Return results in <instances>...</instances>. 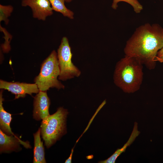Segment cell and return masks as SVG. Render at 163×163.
<instances>
[{
  "label": "cell",
  "mask_w": 163,
  "mask_h": 163,
  "mask_svg": "<svg viewBox=\"0 0 163 163\" xmlns=\"http://www.w3.org/2000/svg\"><path fill=\"white\" fill-rule=\"evenodd\" d=\"M163 47V28L146 23L137 28L126 42L125 55L134 57L149 70L155 69L158 52Z\"/></svg>",
  "instance_id": "obj_1"
},
{
  "label": "cell",
  "mask_w": 163,
  "mask_h": 163,
  "mask_svg": "<svg viewBox=\"0 0 163 163\" xmlns=\"http://www.w3.org/2000/svg\"><path fill=\"white\" fill-rule=\"evenodd\" d=\"M143 65L136 58L125 55L116 64L113 75L115 84L125 93L139 89L143 76Z\"/></svg>",
  "instance_id": "obj_2"
},
{
  "label": "cell",
  "mask_w": 163,
  "mask_h": 163,
  "mask_svg": "<svg viewBox=\"0 0 163 163\" xmlns=\"http://www.w3.org/2000/svg\"><path fill=\"white\" fill-rule=\"evenodd\" d=\"M68 113L66 109L60 107L55 113L42 120L41 134L47 148L50 147L66 133Z\"/></svg>",
  "instance_id": "obj_3"
},
{
  "label": "cell",
  "mask_w": 163,
  "mask_h": 163,
  "mask_svg": "<svg viewBox=\"0 0 163 163\" xmlns=\"http://www.w3.org/2000/svg\"><path fill=\"white\" fill-rule=\"evenodd\" d=\"M60 72L57 53L53 50L43 62L34 82L40 91H47L50 88L64 89V85L58 79Z\"/></svg>",
  "instance_id": "obj_4"
},
{
  "label": "cell",
  "mask_w": 163,
  "mask_h": 163,
  "mask_svg": "<svg viewBox=\"0 0 163 163\" xmlns=\"http://www.w3.org/2000/svg\"><path fill=\"white\" fill-rule=\"evenodd\" d=\"M57 55L60 69L59 80L65 81L79 77L81 72L72 62V54L68 38L63 37L57 50Z\"/></svg>",
  "instance_id": "obj_5"
},
{
  "label": "cell",
  "mask_w": 163,
  "mask_h": 163,
  "mask_svg": "<svg viewBox=\"0 0 163 163\" xmlns=\"http://www.w3.org/2000/svg\"><path fill=\"white\" fill-rule=\"evenodd\" d=\"M0 88L7 90L14 94L15 99L24 97L27 94H37L40 91L36 83L8 82L2 80H0Z\"/></svg>",
  "instance_id": "obj_6"
},
{
  "label": "cell",
  "mask_w": 163,
  "mask_h": 163,
  "mask_svg": "<svg viewBox=\"0 0 163 163\" xmlns=\"http://www.w3.org/2000/svg\"><path fill=\"white\" fill-rule=\"evenodd\" d=\"M21 5L30 7L33 17L39 20L45 21L47 17L53 14L49 0H22Z\"/></svg>",
  "instance_id": "obj_7"
},
{
  "label": "cell",
  "mask_w": 163,
  "mask_h": 163,
  "mask_svg": "<svg viewBox=\"0 0 163 163\" xmlns=\"http://www.w3.org/2000/svg\"><path fill=\"white\" fill-rule=\"evenodd\" d=\"M50 105V101L46 91H40L34 99L33 118L38 121L48 117L50 115L49 111Z\"/></svg>",
  "instance_id": "obj_8"
},
{
  "label": "cell",
  "mask_w": 163,
  "mask_h": 163,
  "mask_svg": "<svg viewBox=\"0 0 163 163\" xmlns=\"http://www.w3.org/2000/svg\"><path fill=\"white\" fill-rule=\"evenodd\" d=\"M21 144L26 148H30L27 142H24L16 136L8 135L0 129V153H9L20 150V144Z\"/></svg>",
  "instance_id": "obj_9"
},
{
  "label": "cell",
  "mask_w": 163,
  "mask_h": 163,
  "mask_svg": "<svg viewBox=\"0 0 163 163\" xmlns=\"http://www.w3.org/2000/svg\"><path fill=\"white\" fill-rule=\"evenodd\" d=\"M3 90L0 93V129L8 135L14 134L12 132L10 124L12 120L11 115L5 111L3 106L4 99L2 97Z\"/></svg>",
  "instance_id": "obj_10"
},
{
  "label": "cell",
  "mask_w": 163,
  "mask_h": 163,
  "mask_svg": "<svg viewBox=\"0 0 163 163\" xmlns=\"http://www.w3.org/2000/svg\"><path fill=\"white\" fill-rule=\"evenodd\" d=\"M41 128L34 134V163H46L45 157V152L43 142L40 137Z\"/></svg>",
  "instance_id": "obj_11"
},
{
  "label": "cell",
  "mask_w": 163,
  "mask_h": 163,
  "mask_svg": "<svg viewBox=\"0 0 163 163\" xmlns=\"http://www.w3.org/2000/svg\"><path fill=\"white\" fill-rule=\"evenodd\" d=\"M140 132L138 130V124L137 123H134L133 129L132 133L127 142L120 149H118L114 153L107 159L101 161L99 163H114L117 158L123 152H124L127 147L133 142L136 137L138 136Z\"/></svg>",
  "instance_id": "obj_12"
},
{
  "label": "cell",
  "mask_w": 163,
  "mask_h": 163,
  "mask_svg": "<svg viewBox=\"0 0 163 163\" xmlns=\"http://www.w3.org/2000/svg\"><path fill=\"white\" fill-rule=\"evenodd\" d=\"M53 10L60 12L64 16L71 19L74 18V13L66 7L65 0H49Z\"/></svg>",
  "instance_id": "obj_13"
},
{
  "label": "cell",
  "mask_w": 163,
  "mask_h": 163,
  "mask_svg": "<svg viewBox=\"0 0 163 163\" xmlns=\"http://www.w3.org/2000/svg\"><path fill=\"white\" fill-rule=\"evenodd\" d=\"M14 9L13 7L11 5H0V22L3 21L6 25L9 22L8 18L11 15Z\"/></svg>",
  "instance_id": "obj_14"
},
{
  "label": "cell",
  "mask_w": 163,
  "mask_h": 163,
  "mask_svg": "<svg viewBox=\"0 0 163 163\" xmlns=\"http://www.w3.org/2000/svg\"><path fill=\"white\" fill-rule=\"evenodd\" d=\"M121 2H126L131 5L133 8L134 11L136 13H140L143 9L142 6L138 0H113L112 8L116 9L118 7L117 4Z\"/></svg>",
  "instance_id": "obj_15"
},
{
  "label": "cell",
  "mask_w": 163,
  "mask_h": 163,
  "mask_svg": "<svg viewBox=\"0 0 163 163\" xmlns=\"http://www.w3.org/2000/svg\"><path fill=\"white\" fill-rule=\"evenodd\" d=\"M0 30L2 31L4 34L5 37V41L4 43L2 45V48L4 53H7L11 50V47L9 44L10 41L12 38L11 36L8 33L6 29L0 25Z\"/></svg>",
  "instance_id": "obj_16"
},
{
  "label": "cell",
  "mask_w": 163,
  "mask_h": 163,
  "mask_svg": "<svg viewBox=\"0 0 163 163\" xmlns=\"http://www.w3.org/2000/svg\"><path fill=\"white\" fill-rule=\"evenodd\" d=\"M157 59H163V47L158 52L155 60Z\"/></svg>",
  "instance_id": "obj_17"
},
{
  "label": "cell",
  "mask_w": 163,
  "mask_h": 163,
  "mask_svg": "<svg viewBox=\"0 0 163 163\" xmlns=\"http://www.w3.org/2000/svg\"><path fill=\"white\" fill-rule=\"evenodd\" d=\"M74 148H73L72 150L71 154L69 157L65 161V163H71L72 162V156L73 155V153L74 151Z\"/></svg>",
  "instance_id": "obj_18"
},
{
  "label": "cell",
  "mask_w": 163,
  "mask_h": 163,
  "mask_svg": "<svg viewBox=\"0 0 163 163\" xmlns=\"http://www.w3.org/2000/svg\"><path fill=\"white\" fill-rule=\"evenodd\" d=\"M156 61H158L159 62H161V63H163V59H157L156 60Z\"/></svg>",
  "instance_id": "obj_19"
},
{
  "label": "cell",
  "mask_w": 163,
  "mask_h": 163,
  "mask_svg": "<svg viewBox=\"0 0 163 163\" xmlns=\"http://www.w3.org/2000/svg\"><path fill=\"white\" fill-rule=\"evenodd\" d=\"M72 0H65V2H71Z\"/></svg>",
  "instance_id": "obj_20"
}]
</instances>
